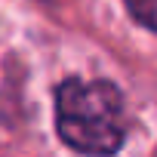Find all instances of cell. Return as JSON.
<instances>
[{"label":"cell","mask_w":157,"mask_h":157,"mask_svg":"<svg viewBox=\"0 0 157 157\" xmlns=\"http://www.w3.org/2000/svg\"><path fill=\"white\" fill-rule=\"evenodd\" d=\"M56 129L74 151L111 157L126 139V108L120 90L108 80H65L56 90Z\"/></svg>","instance_id":"1"},{"label":"cell","mask_w":157,"mask_h":157,"mask_svg":"<svg viewBox=\"0 0 157 157\" xmlns=\"http://www.w3.org/2000/svg\"><path fill=\"white\" fill-rule=\"evenodd\" d=\"M123 3L129 6L136 22H142L145 28L157 31V0H123Z\"/></svg>","instance_id":"2"}]
</instances>
